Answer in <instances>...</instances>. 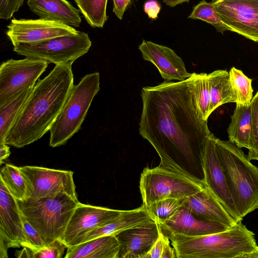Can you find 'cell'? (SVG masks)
Segmentation results:
<instances>
[{
    "label": "cell",
    "instance_id": "obj_16",
    "mask_svg": "<svg viewBox=\"0 0 258 258\" xmlns=\"http://www.w3.org/2000/svg\"><path fill=\"white\" fill-rule=\"evenodd\" d=\"M161 232L155 220L123 230L115 236L119 243L117 258H144Z\"/></svg>",
    "mask_w": 258,
    "mask_h": 258
},
{
    "label": "cell",
    "instance_id": "obj_24",
    "mask_svg": "<svg viewBox=\"0 0 258 258\" xmlns=\"http://www.w3.org/2000/svg\"><path fill=\"white\" fill-rule=\"evenodd\" d=\"M211 103L209 113L225 103L236 102V97L232 88L229 72L218 70L208 74Z\"/></svg>",
    "mask_w": 258,
    "mask_h": 258
},
{
    "label": "cell",
    "instance_id": "obj_2",
    "mask_svg": "<svg viewBox=\"0 0 258 258\" xmlns=\"http://www.w3.org/2000/svg\"><path fill=\"white\" fill-rule=\"evenodd\" d=\"M72 66L56 64L36 83L8 135L6 144L23 148L49 131L74 86Z\"/></svg>",
    "mask_w": 258,
    "mask_h": 258
},
{
    "label": "cell",
    "instance_id": "obj_27",
    "mask_svg": "<svg viewBox=\"0 0 258 258\" xmlns=\"http://www.w3.org/2000/svg\"><path fill=\"white\" fill-rule=\"evenodd\" d=\"M88 24L93 28H103L108 20V0H74Z\"/></svg>",
    "mask_w": 258,
    "mask_h": 258
},
{
    "label": "cell",
    "instance_id": "obj_41",
    "mask_svg": "<svg viewBox=\"0 0 258 258\" xmlns=\"http://www.w3.org/2000/svg\"><path fill=\"white\" fill-rule=\"evenodd\" d=\"M31 250L23 247L21 251L16 252V256L18 257H30L31 258Z\"/></svg>",
    "mask_w": 258,
    "mask_h": 258
},
{
    "label": "cell",
    "instance_id": "obj_15",
    "mask_svg": "<svg viewBox=\"0 0 258 258\" xmlns=\"http://www.w3.org/2000/svg\"><path fill=\"white\" fill-rule=\"evenodd\" d=\"M24 241L22 216L17 200L0 180V257L7 258L9 248Z\"/></svg>",
    "mask_w": 258,
    "mask_h": 258
},
{
    "label": "cell",
    "instance_id": "obj_20",
    "mask_svg": "<svg viewBox=\"0 0 258 258\" xmlns=\"http://www.w3.org/2000/svg\"><path fill=\"white\" fill-rule=\"evenodd\" d=\"M30 10L40 18L59 21L79 27L82 22L80 11L67 0H27Z\"/></svg>",
    "mask_w": 258,
    "mask_h": 258
},
{
    "label": "cell",
    "instance_id": "obj_32",
    "mask_svg": "<svg viewBox=\"0 0 258 258\" xmlns=\"http://www.w3.org/2000/svg\"><path fill=\"white\" fill-rule=\"evenodd\" d=\"M252 121L248 158L258 160V91L251 101Z\"/></svg>",
    "mask_w": 258,
    "mask_h": 258
},
{
    "label": "cell",
    "instance_id": "obj_13",
    "mask_svg": "<svg viewBox=\"0 0 258 258\" xmlns=\"http://www.w3.org/2000/svg\"><path fill=\"white\" fill-rule=\"evenodd\" d=\"M79 31L59 21L38 19H13L6 34L14 45L32 43L56 37L77 34Z\"/></svg>",
    "mask_w": 258,
    "mask_h": 258
},
{
    "label": "cell",
    "instance_id": "obj_9",
    "mask_svg": "<svg viewBox=\"0 0 258 258\" xmlns=\"http://www.w3.org/2000/svg\"><path fill=\"white\" fill-rule=\"evenodd\" d=\"M48 63L44 60L26 57L4 61L0 67V107L26 89L34 86Z\"/></svg>",
    "mask_w": 258,
    "mask_h": 258
},
{
    "label": "cell",
    "instance_id": "obj_25",
    "mask_svg": "<svg viewBox=\"0 0 258 258\" xmlns=\"http://www.w3.org/2000/svg\"><path fill=\"white\" fill-rule=\"evenodd\" d=\"M34 86L28 88L13 99L0 107V144L6 139L22 110Z\"/></svg>",
    "mask_w": 258,
    "mask_h": 258
},
{
    "label": "cell",
    "instance_id": "obj_26",
    "mask_svg": "<svg viewBox=\"0 0 258 258\" xmlns=\"http://www.w3.org/2000/svg\"><path fill=\"white\" fill-rule=\"evenodd\" d=\"M0 178L17 200L24 201L27 199V184L19 167L6 164L1 169Z\"/></svg>",
    "mask_w": 258,
    "mask_h": 258
},
{
    "label": "cell",
    "instance_id": "obj_39",
    "mask_svg": "<svg viewBox=\"0 0 258 258\" xmlns=\"http://www.w3.org/2000/svg\"><path fill=\"white\" fill-rule=\"evenodd\" d=\"M176 252L174 247H172L170 244V239L167 238L163 249L161 258H175Z\"/></svg>",
    "mask_w": 258,
    "mask_h": 258
},
{
    "label": "cell",
    "instance_id": "obj_34",
    "mask_svg": "<svg viewBox=\"0 0 258 258\" xmlns=\"http://www.w3.org/2000/svg\"><path fill=\"white\" fill-rule=\"evenodd\" d=\"M66 248L61 239H56L37 251L31 250V258H61Z\"/></svg>",
    "mask_w": 258,
    "mask_h": 258
},
{
    "label": "cell",
    "instance_id": "obj_38",
    "mask_svg": "<svg viewBox=\"0 0 258 258\" xmlns=\"http://www.w3.org/2000/svg\"><path fill=\"white\" fill-rule=\"evenodd\" d=\"M132 0H112L113 12L119 19L122 20L124 13Z\"/></svg>",
    "mask_w": 258,
    "mask_h": 258
},
{
    "label": "cell",
    "instance_id": "obj_31",
    "mask_svg": "<svg viewBox=\"0 0 258 258\" xmlns=\"http://www.w3.org/2000/svg\"><path fill=\"white\" fill-rule=\"evenodd\" d=\"M184 198H167L145 206L148 212L157 223L171 217L183 205Z\"/></svg>",
    "mask_w": 258,
    "mask_h": 258
},
{
    "label": "cell",
    "instance_id": "obj_33",
    "mask_svg": "<svg viewBox=\"0 0 258 258\" xmlns=\"http://www.w3.org/2000/svg\"><path fill=\"white\" fill-rule=\"evenodd\" d=\"M22 216L24 241L21 246L27 248L32 252L37 251L45 247L46 245L38 231L24 216Z\"/></svg>",
    "mask_w": 258,
    "mask_h": 258
},
{
    "label": "cell",
    "instance_id": "obj_18",
    "mask_svg": "<svg viewBox=\"0 0 258 258\" xmlns=\"http://www.w3.org/2000/svg\"><path fill=\"white\" fill-rule=\"evenodd\" d=\"M158 223L165 235L201 236L223 232L230 228L221 224L203 220L183 206L169 219Z\"/></svg>",
    "mask_w": 258,
    "mask_h": 258
},
{
    "label": "cell",
    "instance_id": "obj_5",
    "mask_svg": "<svg viewBox=\"0 0 258 258\" xmlns=\"http://www.w3.org/2000/svg\"><path fill=\"white\" fill-rule=\"evenodd\" d=\"M22 215L38 231L47 245L62 240L67 226L80 203L64 192L34 200L18 201Z\"/></svg>",
    "mask_w": 258,
    "mask_h": 258
},
{
    "label": "cell",
    "instance_id": "obj_11",
    "mask_svg": "<svg viewBox=\"0 0 258 258\" xmlns=\"http://www.w3.org/2000/svg\"><path fill=\"white\" fill-rule=\"evenodd\" d=\"M222 21L232 31L258 42V0H212Z\"/></svg>",
    "mask_w": 258,
    "mask_h": 258
},
{
    "label": "cell",
    "instance_id": "obj_1",
    "mask_svg": "<svg viewBox=\"0 0 258 258\" xmlns=\"http://www.w3.org/2000/svg\"><path fill=\"white\" fill-rule=\"evenodd\" d=\"M193 75L141 90L139 133L153 147L160 166L204 182L203 156L211 134L196 103Z\"/></svg>",
    "mask_w": 258,
    "mask_h": 258
},
{
    "label": "cell",
    "instance_id": "obj_30",
    "mask_svg": "<svg viewBox=\"0 0 258 258\" xmlns=\"http://www.w3.org/2000/svg\"><path fill=\"white\" fill-rule=\"evenodd\" d=\"M188 18L199 19L213 26L218 32L224 33L232 29L222 21L217 9L211 3L202 0L195 6Z\"/></svg>",
    "mask_w": 258,
    "mask_h": 258
},
{
    "label": "cell",
    "instance_id": "obj_40",
    "mask_svg": "<svg viewBox=\"0 0 258 258\" xmlns=\"http://www.w3.org/2000/svg\"><path fill=\"white\" fill-rule=\"evenodd\" d=\"M0 165H2L4 161L10 156L11 152L8 145L6 143L0 144Z\"/></svg>",
    "mask_w": 258,
    "mask_h": 258
},
{
    "label": "cell",
    "instance_id": "obj_36",
    "mask_svg": "<svg viewBox=\"0 0 258 258\" xmlns=\"http://www.w3.org/2000/svg\"><path fill=\"white\" fill-rule=\"evenodd\" d=\"M167 238L161 231L158 238L144 258H161Z\"/></svg>",
    "mask_w": 258,
    "mask_h": 258
},
{
    "label": "cell",
    "instance_id": "obj_19",
    "mask_svg": "<svg viewBox=\"0 0 258 258\" xmlns=\"http://www.w3.org/2000/svg\"><path fill=\"white\" fill-rule=\"evenodd\" d=\"M182 206L203 220L221 224L229 228L237 222L206 185L198 192L184 198Z\"/></svg>",
    "mask_w": 258,
    "mask_h": 258
},
{
    "label": "cell",
    "instance_id": "obj_22",
    "mask_svg": "<svg viewBox=\"0 0 258 258\" xmlns=\"http://www.w3.org/2000/svg\"><path fill=\"white\" fill-rule=\"evenodd\" d=\"M67 248L66 258H117L119 243L115 235H107Z\"/></svg>",
    "mask_w": 258,
    "mask_h": 258
},
{
    "label": "cell",
    "instance_id": "obj_23",
    "mask_svg": "<svg viewBox=\"0 0 258 258\" xmlns=\"http://www.w3.org/2000/svg\"><path fill=\"white\" fill-rule=\"evenodd\" d=\"M231 121L227 129L229 141L239 148H249L251 130V104H236Z\"/></svg>",
    "mask_w": 258,
    "mask_h": 258
},
{
    "label": "cell",
    "instance_id": "obj_7",
    "mask_svg": "<svg viewBox=\"0 0 258 258\" xmlns=\"http://www.w3.org/2000/svg\"><path fill=\"white\" fill-rule=\"evenodd\" d=\"M205 186L204 182L159 165L144 168L140 180L143 205L146 207L164 199L188 197Z\"/></svg>",
    "mask_w": 258,
    "mask_h": 258
},
{
    "label": "cell",
    "instance_id": "obj_43",
    "mask_svg": "<svg viewBox=\"0 0 258 258\" xmlns=\"http://www.w3.org/2000/svg\"><path fill=\"white\" fill-rule=\"evenodd\" d=\"M241 258H258V247L250 252L244 254Z\"/></svg>",
    "mask_w": 258,
    "mask_h": 258
},
{
    "label": "cell",
    "instance_id": "obj_37",
    "mask_svg": "<svg viewBox=\"0 0 258 258\" xmlns=\"http://www.w3.org/2000/svg\"><path fill=\"white\" fill-rule=\"evenodd\" d=\"M161 5L156 0H148L144 5V10L148 17L156 19L161 10Z\"/></svg>",
    "mask_w": 258,
    "mask_h": 258
},
{
    "label": "cell",
    "instance_id": "obj_42",
    "mask_svg": "<svg viewBox=\"0 0 258 258\" xmlns=\"http://www.w3.org/2000/svg\"><path fill=\"white\" fill-rule=\"evenodd\" d=\"M163 2L166 5L174 7L178 5L181 4L183 3H188L190 0H162Z\"/></svg>",
    "mask_w": 258,
    "mask_h": 258
},
{
    "label": "cell",
    "instance_id": "obj_35",
    "mask_svg": "<svg viewBox=\"0 0 258 258\" xmlns=\"http://www.w3.org/2000/svg\"><path fill=\"white\" fill-rule=\"evenodd\" d=\"M24 0H0V18L10 19L23 6Z\"/></svg>",
    "mask_w": 258,
    "mask_h": 258
},
{
    "label": "cell",
    "instance_id": "obj_28",
    "mask_svg": "<svg viewBox=\"0 0 258 258\" xmlns=\"http://www.w3.org/2000/svg\"><path fill=\"white\" fill-rule=\"evenodd\" d=\"M193 93L197 106L203 118L207 120L211 103V95L208 74L193 73Z\"/></svg>",
    "mask_w": 258,
    "mask_h": 258
},
{
    "label": "cell",
    "instance_id": "obj_29",
    "mask_svg": "<svg viewBox=\"0 0 258 258\" xmlns=\"http://www.w3.org/2000/svg\"><path fill=\"white\" fill-rule=\"evenodd\" d=\"M229 74L231 85L236 97V104L250 105L253 95L252 80L234 67L231 69Z\"/></svg>",
    "mask_w": 258,
    "mask_h": 258
},
{
    "label": "cell",
    "instance_id": "obj_6",
    "mask_svg": "<svg viewBox=\"0 0 258 258\" xmlns=\"http://www.w3.org/2000/svg\"><path fill=\"white\" fill-rule=\"evenodd\" d=\"M100 90L98 72L87 74L74 85L62 109L51 125L49 146L66 144L80 129L91 103Z\"/></svg>",
    "mask_w": 258,
    "mask_h": 258
},
{
    "label": "cell",
    "instance_id": "obj_10",
    "mask_svg": "<svg viewBox=\"0 0 258 258\" xmlns=\"http://www.w3.org/2000/svg\"><path fill=\"white\" fill-rule=\"evenodd\" d=\"M20 169L27 184V198L37 200L64 192L78 200L74 172L35 166Z\"/></svg>",
    "mask_w": 258,
    "mask_h": 258
},
{
    "label": "cell",
    "instance_id": "obj_21",
    "mask_svg": "<svg viewBox=\"0 0 258 258\" xmlns=\"http://www.w3.org/2000/svg\"><path fill=\"white\" fill-rule=\"evenodd\" d=\"M153 220H154L143 205L135 209L124 210L115 219L87 233L83 238L81 243L101 236L115 235L126 229Z\"/></svg>",
    "mask_w": 258,
    "mask_h": 258
},
{
    "label": "cell",
    "instance_id": "obj_14",
    "mask_svg": "<svg viewBox=\"0 0 258 258\" xmlns=\"http://www.w3.org/2000/svg\"><path fill=\"white\" fill-rule=\"evenodd\" d=\"M215 138L211 133L206 141L203 156L204 182L217 200L238 222L241 220L238 217L223 168L216 152Z\"/></svg>",
    "mask_w": 258,
    "mask_h": 258
},
{
    "label": "cell",
    "instance_id": "obj_3",
    "mask_svg": "<svg viewBox=\"0 0 258 258\" xmlns=\"http://www.w3.org/2000/svg\"><path fill=\"white\" fill-rule=\"evenodd\" d=\"M241 221L224 231L204 236H165L171 241L177 258H241L258 247L254 233Z\"/></svg>",
    "mask_w": 258,
    "mask_h": 258
},
{
    "label": "cell",
    "instance_id": "obj_8",
    "mask_svg": "<svg viewBox=\"0 0 258 258\" xmlns=\"http://www.w3.org/2000/svg\"><path fill=\"white\" fill-rule=\"evenodd\" d=\"M92 42L87 33L64 35L32 43L13 45V50L26 57L42 59L55 65L73 63L87 53Z\"/></svg>",
    "mask_w": 258,
    "mask_h": 258
},
{
    "label": "cell",
    "instance_id": "obj_17",
    "mask_svg": "<svg viewBox=\"0 0 258 258\" xmlns=\"http://www.w3.org/2000/svg\"><path fill=\"white\" fill-rule=\"evenodd\" d=\"M143 58L154 64L165 81H182L191 76L181 58L171 48L143 40L139 46Z\"/></svg>",
    "mask_w": 258,
    "mask_h": 258
},
{
    "label": "cell",
    "instance_id": "obj_12",
    "mask_svg": "<svg viewBox=\"0 0 258 258\" xmlns=\"http://www.w3.org/2000/svg\"><path fill=\"white\" fill-rule=\"evenodd\" d=\"M123 211L80 202L69 220L62 240L67 247L79 244L87 233L111 222Z\"/></svg>",
    "mask_w": 258,
    "mask_h": 258
},
{
    "label": "cell",
    "instance_id": "obj_4",
    "mask_svg": "<svg viewBox=\"0 0 258 258\" xmlns=\"http://www.w3.org/2000/svg\"><path fill=\"white\" fill-rule=\"evenodd\" d=\"M216 152L240 220L258 209V167L240 148L215 138Z\"/></svg>",
    "mask_w": 258,
    "mask_h": 258
}]
</instances>
